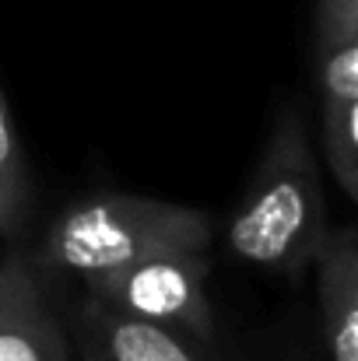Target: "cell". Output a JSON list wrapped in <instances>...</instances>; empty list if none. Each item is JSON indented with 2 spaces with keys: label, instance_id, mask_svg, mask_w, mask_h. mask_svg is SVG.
<instances>
[{
  "label": "cell",
  "instance_id": "277c9868",
  "mask_svg": "<svg viewBox=\"0 0 358 361\" xmlns=\"http://www.w3.org/2000/svg\"><path fill=\"white\" fill-rule=\"evenodd\" d=\"M320 147L338 190L358 197V35L313 32Z\"/></svg>",
  "mask_w": 358,
  "mask_h": 361
},
{
  "label": "cell",
  "instance_id": "6da1fadb",
  "mask_svg": "<svg viewBox=\"0 0 358 361\" xmlns=\"http://www.w3.org/2000/svg\"><path fill=\"white\" fill-rule=\"evenodd\" d=\"M327 232V197L309 126L299 109H285L229 218L225 245L249 267L295 277L309 270Z\"/></svg>",
  "mask_w": 358,
  "mask_h": 361
},
{
  "label": "cell",
  "instance_id": "ba28073f",
  "mask_svg": "<svg viewBox=\"0 0 358 361\" xmlns=\"http://www.w3.org/2000/svg\"><path fill=\"white\" fill-rule=\"evenodd\" d=\"M28 200L25 186V151L18 140V126L11 120L7 99L0 92V235H11L21 221Z\"/></svg>",
  "mask_w": 358,
  "mask_h": 361
},
{
  "label": "cell",
  "instance_id": "3957f363",
  "mask_svg": "<svg viewBox=\"0 0 358 361\" xmlns=\"http://www.w3.org/2000/svg\"><path fill=\"white\" fill-rule=\"evenodd\" d=\"M208 270V252H169L88 281L85 295L119 316L176 330L190 341H208L215 334Z\"/></svg>",
  "mask_w": 358,
  "mask_h": 361
},
{
  "label": "cell",
  "instance_id": "8992f818",
  "mask_svg": "<svg viewBox=\"0 0 358 361\" xmlns=\"http://www.w3.org/2000/svg\"><path fill=\"white\" fill-rule=\"evenodd\" d=\"M320 337L330 361H358V239L355 228H330L313 263Z\"/></svg>",
  "mask_w": 358,
  "mask_h": 361
},
{
  "label": "cell",
  "instance_id": "52a82bcc",
  "mask_svg": "<svg viewBox=\"0 0 358 361\" xmlns=\"http://www.w3.org/2000/svg\"><path fill=\"white\" fill-rule=\"evenodd\" d=\"M74 326L88 361H204L190 337L119 316L92 295H85V302L74 309Z\"/></svg>",
  "mask_w": 358,
  "mask_h": 361
},
{
  "label": "cell",
  "instance_id": "9c48e42d",
  "mask_svg": "<svg viewBox=\"0 0 358 361\" xmlns=\"http://www.w3.org/2000/svg\"><path fill=\"white\" fill-rule=\"evenodd\" d=\"M313 32L358 35V0H313Z\"/></svg>",
  "mask_w": 358,
  "mask_h": 361
},
{
  "label": "cell",
  "instance_id": "5b68a950",
  "mask_svg": "<svg viewBox=\"0 0 358 361\" xmlns=\"http://www.w3.org/2000/svg\"><path fill=\"white\" fill-rule=\"evenodd\" d=\"M0 361H67V337L18 252L0 263Z\"/></svg>",
  "mask_w": 358,
  "mask_h": 361
},
{
  "label": "cell",
  "instance_id": "7a4b0ae2",
  "mask_svg": "<svg viewBox=\"0 0 358 361\" xmlns=\"http://www.w3.org/2000/svg\"><path fill=\"white\" fill-rule=\"evenodd\" d=\"M208 249L211 221L204 211L141 193H106L81 200L56 218L42 242V259L88 284L155 256Z\"/></svg>",
  "mask_w": 358,
  "mask_h": 361
}]
</instances>
